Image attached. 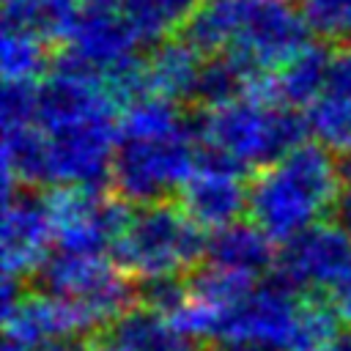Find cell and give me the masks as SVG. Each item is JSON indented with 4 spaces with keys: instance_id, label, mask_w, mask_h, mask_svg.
I'll return each mask as SVG.
<instances>
[{
    "instance_id": "obj_1",
    "label": "cell",
    "mask_w": 351,
    "mask_h": 351,
    "mask_svg": "<svg viewBox=\"0 0 351 351\" xmlns=\"http://www.w3.org/2000/svg\"><path fill=\"white\" fill-rule=\"evenodd\" d=\"M343 189L340 162L321 143H302L280 162L255 170L250 184L252 222L274 241H288L335 211Z\"/></svg>"
},
{
    "instance_id": "obj_2",
    "label": "cell",
    "mask_w": 351,
    "mask_h": 351,
    "mask_svg": "<svg viewBox=\"0 0 351 351\" xmlns=\"http://www.w3.org/2000/svg\"><path fill=\"white\" fill-rule=\"evenodd\" d=\"M197 143L233 156L247 170H263L307 143V118L288 104L239 99L217 110H189Z\"/></svg>"
},
{
    "instance_id": "obj_3",
    "label": "cell",
    "mask_w": 351,
    "mask_h": 351,
    "mask_svg": "<svg viewBox=\"0 0 351 351\" xmlns=\"http://www.w3.org/2000/svg\"><path fill=\"white\" fill-rule=\"evenodd\" d=\"M203 228L189 219V214L173 203L159 200L140 206L126 228V233L112 244V261L129 277L192 271L206 261Z\"/></svg>"
},
{
    "instance_id": "obj_4",
    "label": "cell",
    "mask_w": 351,
    "mask_h": 351,
    "mask_svg": "<svg viewBox=\"0 0 351 351\" xmlns=\"http://www.w3.org/2000/svg\"><path fill=\"white\" fill-rule=\"evenodd\" d=\"M197 170V140L189 126L154 140L118 137L112 156V192L132 206L170 200Z\"/></svg>"
},
{
    "instance_id": "obj_5",
    "label": "cell",
    "mask_w": 351,
    "mask_h": 351,
    "mask_svg": "<svg viewBox=\"0 0 351 351\" xmlns=\"http://www.w3.org/2000/svg\"><path fill=\"white\" fill-rule=\"evenodd\" d=\"M30 280L36 291L80 304L99 324V329L118 321L137 299L129 274L104 255H74L55 250Z\"/></svg>"
},
{
    "instance_id": "obj_6",
    "label": "cell",
    "mask_w": 351,
    "mask_h": 351,
    "mask_svg": "<svg viewBox=\"0 0 351 351\" xmlns=\"http://www.w3.org/2000/svg\"><path fill=\"white\" fill-rule=\"evenodd\" d=\"M310 33L296 0H236V33L225 52L269 74L304 49Z\"/></svg>"
},
{
    "instance_id": "obj_7",
    "label": "cell",
    "mask_w": 351,
    "mask_h": 351,
    "mask_svg": "<svg viewBox=\"0 0 351 351\" xmlns=\"http://www.w3.org/2000/svg\"><path fill=\"white\" fill-rule=\"evenodd\" d=\"M299 304L302 293L271 277L222 315L217 343L228 351H293Z\"/></svg>"
},
{
    "instance_id": "obj_8",
    "label": "cell",
    "mask_w": 351,
    "mask_h": 351,
    "mask_svg": "<svg viewBox=\"0 0 351 351\" xmlns=\"http://www.w3.org/2000/svg\"><path fill=\"white\" fill-rule=\"evenodd\" d=\"M351 274V236L337 222H315L282 241L274 280L296 293H332Z\"/></svg>"
},
{
    "instance_id": "obj_9",
    "label": "cell",
    "mask_w": 351,
    "mask_h": 351,
    "mask_svg": "<svg viewBox=\"0 0 351 351\" xmlns=\"http://www.w3.org/2000/svg\"><path fill=\"white\" fill-rule=\"evenodd\" d=\"M55 186L110 189L118 145V118L101 115L47 132Z\"/></svg>"
},
{
    "instance_id": "obj_10",
    "label": "cell",
    "mask_w": 351,
    "mask_h": 351,
    "mask_svg": "<svg viewBox=\"0 0 351 351\" xmlns=\"http://www.w3.org/2000/svg\"><path fill=\"white\" fill-rule=\"evenodd\" d=\"M55 228L47 197L30 186L3 192V277L30 280L49 258Z\"/></svg>"
},
{
    "instance_id": "obj_11",
    "label": "cell",
    "mask_w": 351,
    "mask_h": 351,
    "mask_svg": "<svg viewBox=\"0 0 351 351\" xmlns=\"http://www.w3.org/2000/svg\"><path fill=\"white\" fill-rule=\"evenodd\" d=\"M3 324L5 337H14L33 351L99 332V324L80 304L41 291L25 293L11 310L3 313Z\"/></svg>"
},
{
    "instance_id": "obj_12",
    "label": "cell",
    "mask_w": 351,
    "mask_h": 351,
    "mask_svg": "<svg viewBox=\"0 0 351 351\" xmlns=\"http://www.w3.org/2000/svg\"><path fill=\"white\" fill-rule=\"evenodd\" d=\"M66 47L74 49L80 58H85L93 69L107 71L110 66L137 55L143 44L123 16L104 8L80 5Z\"/></svg>"
},
{
    "instance_id": "obj_13",
    "label": "cell",
    "mask_w": 351,
    "mask_h": 351,
    "mask_svg": "<svg viewBox=\"0 0 351 351\" xmlns=\"http://www.w3.org/2000/svg\"><path fill=\"white\" fill-rule=\"evenodd\" d=\"M178 206L200 228L219 230L230 222H239L241 211L250 208V189L244 186L241 176L195 170V176L181 186Z\"/></svg>"
},
{
    "instance_id": "obj_14",
    "label": "cell",
    "mask_w": 351,
    "mask_h": 351,
    "mask_svg": "<svg viewBox=\"0 0 351 351\" xmlns=\"http://www.w3.org/2000/svg\"><path fill=\"white\" fill-rule=\"evenodd\" d=\"M271 236L263 233L255 222H230L208 236L206 244V263L217 269H228L236 274L258 277L274 269L277 252L271 250Z\"/></svg>"
},
{
    "instance_id": "obj_15",
    "label": "cell",
    "mask_w": 351,
    "mask_h": 351,
    "mask_svg": "<svg viewBox=\"0 0 351 351\" xmlns=\"http://www.w3.org/2000/svg\"><path fill=\"white\" fill-rule=\"evenodd\" d=\"M200 3L203 0H80V5L123 16L143 47H156L173 30H181Z\"/></svg>"
},
{
    "instance_id": "obj_16",
    "label": "cell",
    "mask_w": 351,
    "mask_h": 351,
    "mask_svg": "<svg viewBox=\"0 0 351 351\" xmlns=\"http://www.w3.org/2000/svg\"><path fill=\"white\" fill-rule=\"evenodd\" d=\"M110 351H192V340L162 313L132 307L104 332Z\"/></svg>"
},
{
    "instance_id": "obj_17",
    "label": "cell",
    "mask_w": 351,
    "mask_h": 351,
    "mask_svg": "<svg viewBox=\"0 0 351 351\" xmlns=\"http://www.w3.org/2000/svg\"><path fill=\"white\" fill-rule=\"evenodd\" d=\"M52 184L49 143L38 123L3 129V192L14 186L38 189Z\"/></svg>"
},
{
    "instance_id": "obj_18",
    "label": "cell",
    "mask_w": 351,
    "mask_h": 351,
    "mask_svg": "<svg viewBox=\"0 0 351 351\" xmlns=\"http://www.w3.org/2000/svg\"><path fill=\"white\" fill-rule=\"evenodd\" d=\"M148 63V82L151 93L173 99V101H189L195 96L197 74L203 66V55L184 38H165L162 44L151 47Z\"/></svg>"
},
{
    "instance_id": "obj_19",
    "label": "cell",
    "mask_w": 351,
    "mask_h": 351,
    "mask_svg": "<svg viewBox=\"0 0 351 351\" xmlns=\"http://www.w3.org/2000/svg\"><path fill=\"white\" fill-rule=\"evenodd\" d=\"M329 55L332 49H326L324 44H307L304 49H299L288 63H282L277 69V74H271V93L277 104H288V107H313L326 85V69H329Z\"/></svg>"
},
{
    "instance_id": "obj_20",
    "label": "cell",
    "mask_w": 351,
    "mask_h": 351,
    "mask_svg": "<svg viewBox=\"0 0 351 351\" xmlns=\"http://www.w3.org/2000/svg\"><path fill=\"white\" fill-rule=\"evenodd\" d=\"M80 0H3V27L30 33L47 44L69 38Z\"/></svg>"
},
{
    "instance_id": "obj_21",
    "label": "cell",
    "mask_w": 351,
    "mask_h": 351,
    "mask_svg": "<svg viewBox=\"0 0 351 351\" xmlns=\"http://www.w3.org/2000/svg\"><path fill=\"white\" fill-rule=\"evenodd\" d=\"M184 126H186V115H181L178 101L148 93L123 107L118 118V137L154 140V137H167Z\"/></svg>"
},
{
    "instance_id": "obj_22",
    "label": "cell",
    "mask_w": 351,
    "mask_h": 351,
    "mask_svg": "<svg viewBox=\"0 0 351 351\" xmlns=\"http://www.w3.org/2000/svg\"><path fill=\"white\" fill-rule=\"evenodd\" d=\"M189 280V296L200 304H208L219 313L233 310L239 302H244L255 282L247 274H236L228 269H217V266H197L192 271H186Z\"/></svg>"
},
{
    "instance_id": "obj_23",
    "label": "cell",
    "mask_w": 351,
    "mask_h": 351,
    "mask_svg": "<svg viewBox=\"0 0 351 351\" xmlns=\"http://www.w3.org/2000/svg\"><path fill=\"white\" fill-rule=\"evenodd\" d=\"M0 66L5 80H36L38 74H47L52 66V55L47 52V41L3 27L0 41Z\"/></svg>"
},
{
    "instance_id": "obj_24",
    "label": "cell",
    "mask_w": 351,
    "mask_h": 351,
    "mask_svg": "<svg viewBox=\"0 0 351 351\" xmlns=\"http://www.w3.org/2000/svg\"><path fill=\"white\" fill-rule=\"evenodd\" d=\"M310 134L329 151L351 156V99L321 96L307 110Z\"/></svg>"
},
{
    "instance_id": "obj_25",
    "label": "cell",
    "mask_w": 351,
    "mask_h": 351,
    "mask_svg": "<svg viewBox=\"0 0 351 351\" xmlns=\"http://www.w3.org/2000/svg\"><path fill=\"white\" fill-rule=\"evenodd\" d=\"M134 293H137V302L143 307L173 318L189 302V280L181 271L137 277L134 280Z\"/></svg>"
},
{
    "instance_id": "obj_26",
    "label": "cell",
    "mask_w": 351,
    "mask_h": 351,
    "mask_svg": "<svg viewBox=\"0 0 351 351\" xmlns=\"http://www.w3.org/2000/svg\"><path fill=\"white\" fill-rule=\"evenodd\" d=\"M310 30L326 41H351V0H296Z\"/></svg>"
},
{
    "instance_id": "obj_27",
    "label": "cell",
    "mask_w": 351,
    "mask_h": 351,
    "mask_svg": "<svg viewBox=\"0 0 351 351\" xmlns=\"http://www.w3.org/2000/svg\"><path fill=\"white\" fill-rule=\"evenodd\" d=\"M3 129L38 123V82L36 80H5L0 96Z\"/></svg>"
},
{
    "instance_id": "obj_28",
    "label": "cell",
    "mask_w": 351,
    "mask_h": 351,
    "mask_svg": "<svg viewBox=\"0 0 351 351\" xmlns=\"http://www.w3.org/2000/svg\"><path fill=\"white\" fill-rule=\"evenodd\" d=\"M321 96H335V99H351V41L337 44L329 55V69H326V85Z\"/></svg>"
},
{
    "instance_id": "obj_29",
    "label": "cell",
    "mask_w": 351,
    "mask_h": 351,
    "mask_svg": "<svg viewBox=\"0 0 351 351\" xmlns=\"http://www.w3.org/2000/svg\"><path fill=\"white\" fill-rule=\"evenodd\" d=\"M340 178H343V189H340V197H337V206H335V219L351 236V156H343Z\"/></svg>"
},
{
    "instance_id": "obj_30",
    "label": "cell",
    "mask_w": 351,
    "mask_h": 351,
    "mask_svg": "<svg viewBox=\"0 0 351 351\" xmlns=\"http://www.w3.org/2000/svg\"><path fill=\"white\" fill-rule=\"evenodd\" d=\"M44 351H88V348H77V346H69V343H55V346H49V348H44ZM90 351H110L107 346H96V348H90Z\"/></svg>"
},
{
    "instance_id": "obj_31",
    "label": "cell",
    "mask_w": 351,
    "mask_h": 351,
    "mask_svg": "<svg viewBox=\"0 0 351 351\" xmlns=\"http://www.w3.org/2000/svg\"><path fill=\"white\" fill-rule=\"evenodd\" d=\"M321 351H351V335L337 337L335 343H329V346H326V348H321Z\"/></svg>"
},
{
    "instance_id": "obj_32",
    "label": "cell",
    "mask_w": 351,
    "mask_h": 351,
    "mask_svg": "<svg viewBox=\"0 0 351 351\" xmlns=\"http://www.w3.org/2000/svg\"><path fill=\"white\" fill-rule=\"evenodd\" d=\"M3 351H33V348H27L25 343H19V340H14V337H5V340H3Z\"/></svg>"
}]
</instances>
